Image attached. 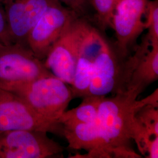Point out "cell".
I'll list each match as a JSON object with an SVG mask.
<instances>
[{
  "label": "cell",
  "mask_w": 158,
  "mask_h": 158,
  "mask_svg": "<svg viewBox=\"0 0 158 158\" xmlns=\"http://www.w3.org/2000/svg\"><path fill=\"white\" fill-rule=\"evenodd\" d=\"M138 95L130 91L104 97L100 104L96 123L110 158H139L131 148L135 113L147 104L158 107V90L138 100Z\"/></svg>",
  "instance_id": "cell-1"
},
{
  "label": "cell",
  "mask_w": 158,
  "mask_h": 158,
  "mask_svg": "<svg viewBox=\"0 0 158 158\" xmlns=\"http://www.w3.org/2000/svg\"><path fill=\"white\" fill-rule=\"evenodd\" d=\"M6 90L21 97L43 117L58 123L74 99L71 85L54 76L13 85Z\"/></svg>",
  "instance_id": "cell-2"
},
{
  "label": "cell",
  "mask_w": 158,
  "mask_h": 158,
  "mask_svg": "<svg viewBox=\"0 0 158 158\" xmlns=\"http://www.w3.org/2000/svg\"><path fill=\"white\" fill-rule=\"evenodd\" d=\"M133 70L130 57H123L104 38L94 60L88 95L106 96L124 92Z\"/></svg>",
  "instance_id": "cell-3"
},
{
  "label": "cell",
  "mask_w": 158,
  "mask_h": 158,
  "mask_svg": "<svg viewBox=\"0 0 158 158\" xmlns=\"http://www.w3.org/2000/svg\"><path fill=\"white\" fill-rule=\"evenodd\" d=\"M52 76L44 61L28 46L16 43L0 45V88L6 90L13 85Z\"/></svg>",
  "instance_id": "cell-4"
},
{
  "label": "cell",
  "mask_w": 158,
  "mask_h": 158,
  "mask_svg": "<svg viewBox=\"0 0 158 158\" xmlns=\"http://www.w3.org/2000/svg\"><path fill=\"white\" fill-rule=\"evenodd\" d=\"M78 18L59 2L49 0L45 11L29 34L28 47L40 60H45L52 46Z\"/></svg>",
  "instance_id": "cell-5"
},
{
  "label": "cell",
  "mask_w": 158,
  "mask_h": 158,
  "mask_svg": "<svg viewBox=\"0 0 158 158\" xmlns=\"http://www.w3.org/2000/svg\"><path fill=\"white\" fill-rule=\"evenodd\" d=\"M15 130H35L62 136V125L35 111L21 97L0 88V134Z\"/></svg>",
  "instance_id": "cell-6"
},
{
  "label": "cell",
  "mask_w": 158,
  "mask_h": 158,
  "mask_svg": "<svg viewBox=\"0 0 158 158\" xmlns=\"http://www.w3.org/2000/svg\"><path fill=\"white\" fill-rule=\"evenodd\" d=\"M47 134L35 130L1 133L0 158H52L61 155L64 148Z\"/></svg>",
  "instance_id": "cell-7"
},
{
  "label": "cell",
  "mask_w": 158,
  "mask_h": 158,
  "mask_svg": "<svg viewBox=\"0 0 158 158\" xmlns=\"http://www.w3.org/2000/svg\"><path fill=\"white\" fill-rule=\"evenodd\" d=\"M89 23L77 18L52 46L44 62L52 74L72 85L79 49Z\"/></svg>",
  "instance_id": "cell-8"
},
{
  "label": "cell",
  "mask_w": 158,
  "mask_h": 158,
  "mask_svg": "<svg viewBox=\"0 0 158 158\" xmlns=\"http://www.w3.org/2000/svg\"><path fill=\"white\" fill-rule=\"evenodd\" d=\"M149 0H117L112 19L115 34V48L124 58L145 28L143 17L147 14Z\"/></svg>",
  "instance_id": "cell-9"
},
{
  "label": "cell",
  "mask_w": 158,
  "mask_h": 158,
  "mask_svg": "<svg viewBox=\"0 0 158 158\" xmlns=\"http://www.w3.org/2000/svg\"><path fill=\"white\" fill-rule=\"evenodd\" d=\"M49 0H7L4 4L13 43L27 46L31 29L48 6Z\"/></svg>",
  "instance_id": "cell-10"
},
{
  "label": "cell",
  "mask_w": 158,
  "mask_h": 158,
  "mask_svg": "<svg viewBox=\"0 0 158 158\" xmlns=\"http://www.w3.org/2000/svg\"><path fill=\"white\" fill-rule=\"evenodd\" d=\"M104 36L89 24L81 41L71 85L73 98L88 96L96 56Z\"/></svg>",
  "instance_id": "cell-11"
},
{
  "label": "cell",
  "mask_w": 158,
  "mask_h": 158,
  "mask_svg": "<svg viewBox=\"0 0 158 158\" xmlns=\"http://www.w3.org/2000/svg\"><path fill=\"white\" fill-rule=\"evenodd\" d=\"M95 121L88 124L62 125V136L68 141V148L87 151L85 155L77 154L72 158H110Z\"/></svg>",
  "instance_id": "cell-12"
},
{
  "label": "cell",
  "mask_w": 158,
  "mask_h": 158,
  "mask_svg": "<svg viewBox=\"0 0 158 158\" xmlns=\"http://www.w3.org/2000/svg\"><path fill=\"white\" fill-rule=\"evenodd\" d=\"M158 79V45L142 55L131 74L125 91L135 93L138 96L148 85Z\"/></svg>",
  "instance_id": "cell-13"
},
{
  "label": "cell",
  "mask_w": 158,
  "mask_h": 158,
  "mask_svg": "<svg viewBox=\"0 0 158 158\" xmlns=\"http://www.w3.org/2000/svg\"><path fill=\"white\" fill-rule=\"evenodd\" d=\"M105 96L88 95L77 107L66 110L59 119L62 125L88 124L96 120L100 104Z\"/></svg>",
  "instance_id": "cell-14"
},
{
  "label": "cell",
  "mask_w": 158,
  "mask_h": 158,
  "mask_svg": "<svg viewBox=\"0 0 158 158\" xmlns=\"http://www.w3.org/2000/svg\"><path fill=\"white\" fill-rule=\"evenodd\" d=\"M97 12L99 25L104 30L112 28V19L117 0H89Z\"/></svg>",
  "instance_id": "cell-15"
},
{
  "label": "cell",
  "mask_w": 158,
  "mask_h": 158,
  "mask_svg": "<svg viewBox=\"0 0 158 158\" xmlns=\"http://www.w3.org/2000/svg\"><path fill=\"white\" fill-rule=\"evenodd\" d=\"M145 28L148 29L147 37L151 46L158 45V1H149L147 12Z\"/></svg>",
  "instance_id": "cell-16"
},
{
  "label": "cell",
  "mask_w": 158,
  "mask_h": 158,
  "mask_svg": "<svg viewBox=\"0 0 158 158\" xmlns=\"http://www.w3.org/2000/svg\"><path fill=\"white\" fill-rule=\"evenodd\" d=\"M4 6L0 4V45L12 44Z\"/></svg>",
  "instance_id": "cell-17"
},
{
  "label": "cell",
  "mask_w": 158,
  "mask_h": 158,
  "mask_svg": "<svg viewBox=\"0 0 158 158\" xmlns=\"http://www.w3.org/2000/svg\"><path fill=\"white\" fill-rule=\"evenodd\" d=\"M74 12L78 17L85 11L89 0H56Z\"/></svg>",
  "instance_id": "cell-18"
},
{
  "label": "cell",
  "mask_w": 158,
  "mask_h": 158,
  "mask_svg": "<svg viewBox=\"0 0 158 158\" xmlns=\"http://www.w3.org/2000/svg\"><path fill=\"white\" fill-rule=\"evenodd\" d=\"M7 0H0V4H2V5H4V4L6 2Z\"/></svg>",
  "instance_id": "cell-19"
}]
</instances>
